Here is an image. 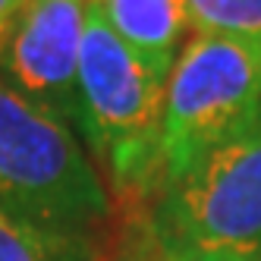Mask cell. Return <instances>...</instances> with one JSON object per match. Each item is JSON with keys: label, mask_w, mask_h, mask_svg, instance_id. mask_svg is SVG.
<instances>
[{"label": "cell", "mask_w": 261, "mask_h": 261, "mask_svg": "<svg viewBox=\"0 0 261 261\" xmlns=\"http://www.w3.org/2000/svg\"><path fill=\"white\" fill-rule=\"evenodd\" d=\"M164 69L145 60L107 25L98 0H88L79 57V136L120 192L161 179Z\"/></svg>", "instance_id": "obj_1"}, {"label": "cell", "mask_w": 261, "mask_h": 261, "mask_svg": "<svg viewBox=\"0 0 261 261\" xmlns=\"http://www.w3.org/2000/svg\"><path fill=\"white\" fill-rule=\"evenodd\" d=\"M0 211L63 233L107 220L110 198L79 136L0 82Z\"/></svg>", "instance_id": "obj_2"}, {"label": "cell", "mask_w": 261, "mask_h": 261, "mask_svg": "<svg viewBox=\"0 0 261 261\" xmlns=\"http://www.w3.org/2000/svg\"><path fill=\"white\" fill-rule=\"evenodd\" d=\"M154 239L208 252L261 249V104L161 186Z\"/></svg>", "instance_id": "obj_3"}, {"label": "cell", "mask_w": 261, "mask_h": 261, "mask_svg": "<svg viewBox=\"0 0 261 261\" xmlns=\"http://www.w3.org/2000/svg\"><path fill=\"white\" fill-rule=\"evenodd\" d=\"M261 104V47L195 32L167 76L161 117V186Z\"/></svg>", "instance_id": "obj_4"}, {"label": "cell", "mask_w": 261, "mask_h": 261, "mask_svg": "<svg viewBox=\"0 0 261 261\" xmlns=\"http://www.w3.org/2000/svg\"><path fill=\"white\" fill-rule=\"evenodd\" d=\"M88 0H25L0 50V82L79 136V57Z\"/></svg>", "instance_id": "obj_5"}, {"label": "cell", "mask_w": 261, "mask_h": 261, "mask_svg": "<svg viewBox=\"0 0 261 261\" xmlns=\"http://www.w3.org/2000/svg\"><path fill=\"white\" fill-rule=\"evenodd\" d=\"M107 25L145 60L170 69L189 29L186 0H98Z\"/></svg>", "instance_id": "obj_6"}, {"label": "cell", "mask_w": 261, "mask_h": 261, "mask_svg": "<svg viewBox=\"0 0 261 261\" xmlns=\"http://www.w3.org/2000/svg\"><path fill=\"white\" fill-rule=\"evenodd\" d=\"M0 261H91L82 233H63L0 211Z\"/></svg>", "instance_id": "obj_7"}, {"label": "cell", "mask_w": 261, "mask_h": 261, "mask_svg": "<svg viewBox=\"0 0 261 261\" xmlns=\"http://www.w3.org/2000/svg\"><path fill=\"white\" fill-rule=\"evenodd\" d=\"M195 32L227 35L261 47V0H186Z\"/></svg>", "instance_id": "obj_8"}, {"label": "cell", "mask_w": 261, "mask_h": 261, "mask_svg": "<svg viewBox=\"0 0 261 261\" xmlns=\"http://www.w3.org/2000/svg\"><path fill=\"white\" fill-rule=\"evenodd\" d=\"M136 261H258V252H208L189 246H164L154 239V246Z\"/></svg>", "instance_id": "obj_9"}, {"label": "cell", "mask_w": 261, "mask_h": 261, "mask_svg": "<svg viewBox=\"0 0 261 261\" xmlns=\"http://www.w3.org/2000/svg\"><path fill=\"white\" fill-rule=\"evenodd\" d=\"M22 4L25 0H0V50L7 44V35H10V29L16 22V16H19Z\"/></svg>", "instance_id": "obj_10"}, {"label": "cell", "mask_w": 261, "mask_h": 261, "mask_svg": "<svg viewBox=\"0 0 261 261\" xmlns=\"http://www.w3.org/2000/svg\"><path fill=\"white\" fill-rule=\"evenodd\" d=\"M258 261H261V249H258Z\"/></svg>", "instance_id": "obj_11"}]
</instances>
